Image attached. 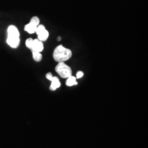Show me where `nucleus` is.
Instances as JSON below:
<instances>
[{"label":"nucleus","mask_w":148,"mask_h":148,"mask_svg":"<svg viewBox=\"0 0 148 148\" xmlns=\"http://www.w3.org/2000/svg\"><path fill=\"white\" fill-rule=\"evenodd\" d=\"M72 56V51L62 45H58L55 48L53 52V58L58 62H65L69 60Z\"/></svg>","instance_id":"1"},{"label":"nucleus","mask_w":148,"mask_h":148,"mask_svg":"<svg viewBox=\"0 0 148 148\" xmlns=\"http://www.w3.org/2000/svg\"><path fill=\"white\" fill-rule=\"evenodd\" d=\"M56 71L62 78H67L72 75V70L64 62H58L55 68Z\"/></svg>","instance_id":"2"},{"label":"nucleus","mask_w":148,"mask_h":148,"mask_svg":"<svg viewBox=\"0 0 148 148\" xmlns=\"http://www.w3.org/2000/svg\"><path fill=\"white\" fill-rule=\"evenodd\" d=\"M7 37H14L20 38V33L17 27L15 25H11L7 29Z\"/></svg>","instance_id":"3"},{"label":"nucleus","mask_w":148,"mask_h":148,"mask_svg":"<svg viewBox=\"0 0 148 148\" xmlns=\"http://www.w3.org/2000/svg\"><path fill=\"white\" fill-rule=\"evenodd\" d=\"M43 49H44L43 42L40 41V40L38 39V38H36V39H34V40H33V45H32L31 50L38 51V52H42V51H43Z\"/></svg>","instance_id":"4"},{"label":"nucleus","mask_w":148,"mask_h":148,"mask_svg":"<svg viewBox=\"0 0 148 148\" xmlns=\"http://www.w3.org/2000/svg\"><path fill=\"white\" fill-rule=\"evenodd\" d=\"M6 42L10 47L13 48V49H16L20 45V38L7 37Z\"/></svg>","instance_id":"5"},{"label":"nucleus","mask_w":148,"mask_h":148,"mask_svg":"<svg viewBox=\"0 0 148 148\" xmlns=\"http://www.w3.org/2000/svg\"><path fill=\"white\" fill-rule=\"evenodd\" d=\"M60 82L59 80V79L57 77L53 76L52 79L51 81V85L49 86L51 90H56L57 88H58L60 86Z\"/></svg>","instance_id":"6"},{"label":"nucleus","mask_w":148,"mask_h":148,"mask_svg":"<svg viewBox=\"0 0 148 148\" xmlns=\"http://www.w3.org/2000/svg\"><path fill=\"white\" fill-rule=\"evenodd\" d=\"M36 25L31 23L30 22H29V23L26 24V25H25V27H24V30L27 33H29V34H34V33L36 32Z\"/></svg>","instance_id":"7"},{"label":"nucleus","mask_w":148,"mask_h":148,"mask_svg":"<svg viewBox=\"0 0 148 148\" xmlns=\"http://www.w3.org/2000/svg\"><path fill=\"white\" fill-rule=\"evenodd\" d=\"M77 84V79L75 77L73 76V75H71V76H69V77L66 78V85L67 86H73Z\"/></svg>","instance_id":"8"},{"label":"nucleus","mask_w":148,"mask_h":148,"mask_svg":"<svg viewBox=\"0 0 148 148\" xmlns=\"http://www.w3.org/2000/svg\"><path fill=\"white\" fill-rule=\"evenodd\" d=\"M49 32H48V30L47 29H45V30H44L43 32L40 33V34H38L37 36H38V39L40 40V41L42 42H44L45 41V40H47V38H49Z\"/></svg>","instance_id":"9"},{"label":"nucleus","mask_w":148,"mask_h":148,"mask_svg":"<svg viewBox=\"0 0 148 148\" xmlns=\"http://www.w3.org/2000/svg\"><path fill=\"white\" fill-rule=\"evenodd\" d=\"M32 51V57L34 61H36V62H40V61L42 60V55L41 52H38V51Z\"/></svg>","instance_id":"10"},{"label":"nucleus","mask_w":148,"mask_h":148,"mask_svg":"<svg viewBox=\"0 0 148 148\" xmlns=\"http://www.w3.org/2000/svg\"><path fill=\"white\" fill-rule=\"evenodd\" d=\"M46 29V27H45V25H42V24H39V25H38V26L36 27V34L38 35L40 34V33L43 32L44 30H45Z\"/></svg>","instance_id":"11"},{"label":"nucleus","mask_w":148,"mask_h":148,"mask_svg":"<svg viewBox=\"0 0 148 148\" xmlns=\"http://www.w3.org/2000/svg\"><path fill=\"white\" fill-rule=\"evenodd\" d=\"M29 22H30L31 23L34 24V25H36V26L37 27L40 24V18H38V16H34L32 18H31L30 21H29Z\"/></svg>","instance_id":"12"},{"label":"nucleus","mask_w":148,"mask_h":148,"mask_svg":"<svg viewBox=\"0 0 148 148\" xmlns=\"http://www.w3.org/2000/svg\"><path fill=\"white\" fill-rule=\"evenodd\" d=\"M33 40H34V39H32V38H28L26 40H25V45H26V47L29 49H32L33 45Z\"/></svg>","instance_id":"13"},{"label":"nucleus","mask_w":148,"mask_h":148,"mask_svg":"<svg viewBox=\"0 0 148 148\" xmlns=\"http://www.w3.org/2000/svg\"><path fill=\"white\" fill-rule=\"evenodd\" d=\"M84 76V73H83L82 71H77V73L76 74V79H79L81 78V77H82Z\"/></svg>","instance_id":"14"},{"label":"nucleus","mask_w":148,"mask_h":148,"mask_svg":"<svg viewBox=\"0 0 148 148\" xmlns=\"http://www.w3.org/2000/svg\"><path fill=\"white\" fill-rule=\"evenodd\" d=\"M53 75L51 73H48L46 74V78L47 79H49V81H51V79L53 78Z\"/></svg>","instance_id":"15"},{"label":"nucleus","mask_w":148,"mask_h":148,"mask_svg":"<svg viewBox=\"0 0 148 148\" xmlns=\"http://www.w3.org/2000/svg\"><path fill=\"white\" fill-rule=\"evenodd\" d=\"M58 40H61V38H60V37H58Z\"/></svg>","instance_id":"16"}]
</instances>
